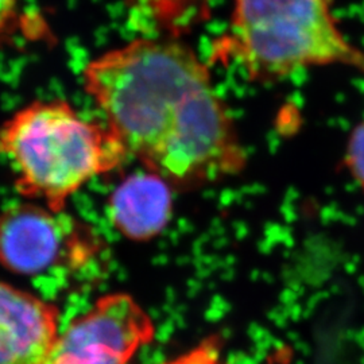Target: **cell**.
I'll return each mask as SVG.
<instances>
[{"mask_svg":"<svg viewBox=\"0 0 364 364\" xmlns=\"http://www.w3.org/2000/svg\"><path fill=\"white\" fill-rule=\"evenodd\" d=\"M109 220L124 237L147 242L161 234L173 215V186L156 173L130 174L108 197Z\"/></svg>","mask_w":364,"mask_h":364,"instance_id":"7","label":"cell"},{"mask_svg":"<svg viewBox=\"0 0 364 364\" xmlns=\"http://www.w3.org/2000/svg\"><path fill=\"white\" fill-rule=\"evenodd\" d=\"M336 0H232L213 60L234 63L251 81H278L338 66L364 75V50L338 26Z\"/></svg>","mask_w":364,"mask_h":364,"instance_id":"3","label":"cell"},{"mask_svg":"<svg viewBox=\"0 0 364 364\" xmlns=\"http://www.w3.org/2000/svg\"><path fill=\"white\" fill-rule=\"evenodd\" d=\"M97 250V236L65 210L26 201L0 212V264L11 273L34 277Z\"/></svg>","mask_w":364,"mask_h":364,"instance_id":"4","label":"cell"},{"mask_svg":"<svg viewBox=\"0 0 364 364\" xmlns=\"http://www.w3.org/2000/svg\"><path fill=\"white\" fill-rule=\"evenodd\" d=\"M82 85L129 156L173 188L208 186L246 169L234 115L191 46L134 39L90 61Z\"/></svg>","mask_w":364,"mask_h":364,"instance_id":"1","label":"cell"},{"mask_svg":"<svg viewBox=\"0 0 364 364\" xmlns=\"http://www.w3.org/2000/svg\"><path fill=\"white\" fill-rule=\"evenodd\" d=\"M19 16V0H0V41L7 38Z\"/></svg>","mask_w":364,"mask_h":364,"instance_id":"10","label":"cell"},{"mask_svg":"<svg viewBox=\"0 0 364 364\" xmlns=\"http://www.w3.org/2000/svg\"><path fill=\"white\" fill-rule=\"evenodd\" d=\"M0 158L19 195L63 212L82 186L130 156L105 123L54 99L25 105L0 124Z\"/></svg>","mask_w":364,"mask_h":364,"instance_id":"2","label":"cell"},{"mask_svg":"<svg viewBox=\"0 0 364 364\" xmlns=\"http://www.w3.org/2000/svg\"><path fill=\"white\" fill-rule=\"evenodd\" d=\"M58 333L55 306L0 281V364H43Z\"/></svg>","mask_w":364,"mask_h":364,"instance_id":"6","label":"cell"},{"mask_svg":"<svg viewBox=\"0 0 364 364\" xmlns=\"http://www.w3.org/2000/svg\"><path fill=\"white\" fill-rule=\"evenodd\" d=\"M344 164L353 181L364 192V119L352 129L348 136Z\"/></svg>","mask_w":364,"mask_h":364,"instance_id":"8","label":"cell"},{"mask_svg":"<svg viewBox=\"0 0 364 364\" xmlns=\"http://www.w3.org/2000/svg\"><path fill=\"white\" fill-rule=\"evenodd\" d=\"M154 332L150 316L130 294H107L58 333L43 364H129Z\"/></svg>","mask_w":364,"mask_h":364,"instance_id":"5","label":"cell"},{"mask_svg":"<svg viewBox=\"0 0 364 364\" xmlns=\"http://www.w3.org/2000/svg\"><path fill=\"white\" fill-rule=\"evenodd\" d=\"M166 364H224V362L221 360L218 343L212 340L203 343L193 351Z\"/></svg>","mask_w":364,"mask_h":364,"instance_id":"9","label":"cell"}]
</instances>
